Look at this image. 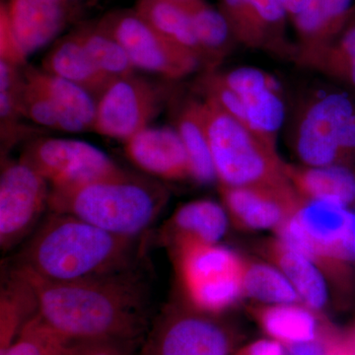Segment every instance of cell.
I'll list each match as a JSON object with an SVG mask.
<instances>
[{
  "mask_svg": "<svg viewBox=\"0 0 355 355\" xmlns=\"http://www.w3.org/2000/svg\"><path fill=\"white\" fill-rule=\"evenodd\" d=\"M74 31L97 67L110 78L135 73V69L123 46L102 29L97 21L80 23Z\"/></svg>",
  "mask_w": 355,
  "mask_h": 355,
  "instance_id": "obj_30",
  "label": "cell"
},
{
  "mask_svg": "<svg viewBox=\"0 0 355 355\" xmlns=\"http://www.w3.org/2000/svg\"><path fill=\"white\" fill-rule=\"evenodd\" d=\"M133 9L161 34L193 51L200 62L188 4L180 0H135Z\"/></svg>",
  "mask_w": 355,
  "mask_h": 355,
  "instance_id": "obj_25",
  "label": "cell"
},
{
  "mask_svg": "<svg viewBox=\"0 0 355 355\" xmlns=\"http://www.w3.org/2000/svg\"><path fill=\"white\" fill-rule=\"evenodd\" d=\"M355 112L349 97L340 93L319 96L305 107L294 133L299 159L309 167L340 162L343 125Z\"/></svg>",
  "mask_w": 355,
  "mask_h": 355,
  "instance_id": "obj_11",
  "label": "cell"
},
{
  "mask_svg": "<svg viewBox=\"0 0 355 355\" xmlns=\"http://www.w3.org/2000/svg\"><path fill=\"white\" fill-rule=\"evenodd\" d=\"M13 270L34 289L42 321L67 343L127 347L148 331L146 291L130 268L69 282H50Z\"/></svg>",
  "mask_w": 355,
  "mask_h": 355,
  "instance_id": "obj_1",
  "label": "cell"
},
{
  "mask_svg": "<svg viewBox=\"0 0 355 355\" xmlns=\"http://www.w3.org/2000/svg\"><path fill=\"white\" fill-rule=\"evenodd\" d=\"M137 238L114 235L69 214L51 212L21 252L14 270L69 282L132 268Z\"/></svg>",
  "mask_w": 355,
  "mask_h": 355,
  "instance_id": "obj_2",
  "label": "cell"
},
{
  "mask_svg": "<svg viewBox=\"0 0 355 355\" xmlns=\"http://www.w3.org/2000/svg\"><path fill=\"white\" fill-rule=\"evenodd\" d=\"M20 159L44 177L51 188L80 186L121 170L101 149L77 139H35L28 144Z\"/></svg>",
  "mask_w": 355,
  "mask_h": 355,
  "instance_id": "obj_9",
  "label": "cell"
},
{
  "mask_svg": "<svg viewBox=\"0 0 355 355\" xmlns=\"http://www.w3.org/2000/svg\"><path fill=\"white\" fill-rule=\"evenodd\" d=\"M9 19L28 57L57 41L80 14L67 0H6Z\"/></svg>",
  "mask_w": 355,
  "mask_h": 355,
  "instance_id": "obj_15",
  "label": "cell"
},
{
  "mask_svg": "<svg viewBox=\"0 0 355 355\" xmlns=\"http://www.w3.org/2000/svg\"><path fill=\"white\" fill-rule=\"evenodd\" d=\"M220 76L241 99L247 128L263 144L275 149V137L286 118L279 83L253 67H240Z\"/></svg>",
  "mask_w": 355,
  "mask_h": 355,
  "instance_id": "obj_12",
  "label": "cell"
},
{
  "mask_svg": "<svg viewBox=\"0 0 355 355\" xmlns=\"http://www.w3.org/2000/svg\"><path fill=\"white\" fill-rule=\"evenodd\" d=\"M340 355H355V352H352V350L347 349L345 347V349Z\"/></svg>",
  "mask_w": 355,
  "mask_h": 355,
  "instance_id": "obj_45",
  "label": "cell"
},
{
  "mask_svg": "<svg viewBox=\"0 0 355 355\" xmlns=\"http://www.w3.org/2000/svg\"><path fill=\"white\" fill-rule=\"evenodd\" d=\"M284 173L301 198L327 200L345 205L355 202V173L336 163L323 167L284 165Z\"/></svg>",
  "mask_w": 355,
  "mask_h": 355,
  "instance_id": "obj_20",
  "label": "cell"
},
{
  "mask_svg": "<svg viewBox=\"0 0 355 355\" xmlns=\"http://www.w3.org/2000/svg\"><path fill=\"white\" fill-rule=\"evenodd\" d=\"M219 11L236 41L250 48L286 53V9L279 0H220Z\"/></svg>",
  "mask_w": 355,
  "mask_h": 355,
  "instance_id": "obj_14",
  "label": "cell"
},
{
  "mask_svg": "<svg viewBox=\"0 0 355 355\" xmlns=\"http://www.w3.org/2000/svg\"><path fill=\"white\" fill-rule=\"evenodd\" d=\"M69 2L70 6L73 7L74 9L81 14L83 10V6H85L86 2L91 1V0H67Z\"/></svg>",
  "mask_w": 355,
  "mask_h": 355,
  "instance_id": "obj_42",
  "label": "cell"
},
{
  "mask_svg": "<svg viewBox=\"0 0 355 355\" xmlns=\"http://www.w3.org/2000/svg\"><path fill=\"white\" fill-rule=\"evenodd\" d=\"M38 314L36 295L30 282L12 270L1 291L0 352L17 338L25 324Z\"/></svg>",
  "mask_w": 355,
  "mask_h": 355,
  "instance_id": "obj_24",
  "label": "cell"
},
{
  "mask_svg": "<svg viewBox=\"0 0 355 355\" xmlns=\"http://www.w3.org/2000/svg\"><path fill=\"white\" fill-rule=\"evenodd\" d=\"M42 69L81 86L95 98L113 80L97 67L74 30L53 44Z\"/></svg>",
  "mask_w": 355,
  "mask_h": 355,
  "instance_id": "obj_19",
  "label": "cell"
},
{
  "mask_svg": "<svg viewBox=\"0 0 355 355\" xmlns=\"http://www.w3.org/2000/svg\"><path fill=\"white\" fill-rule=\"evenodd\" d=\"M343 250H345V260L355 261V212H352V220Z\"/></svg>",
  "mask_w": 355,
  "mask_h": 355,
  "instance_id": "obj_40",
  "label": "cell"
},
{
  "mask_svg": "<svg viewBox=\"0 0 355 355\" xmlns=\"http://www.w3.org/2000/svg\"><path fill=\"white\" fill-rule=\"evenodd\" d=\"M71 355H128L125 347L107 342L69 343Z\"/></svg>",
  "mask_w": 355,
  "mask_h": 355,
  "instance_id": "obj_37",
  "label": "cell"
},
{
  "mask_svg": "<svg viewBox=\"0 0 355 355\" xmlns=\"http://www.w3.org/2000/svg\"><path fill=\"white\" fill-rule=\"evenodd\" d=\"M20 111L22 116L41 127L64 132H87L80 123L58 109L39 88L28 83L25 77L21 90Z\"/></svg>",
  "mask_w": 355,
  "mask_h": 355,
  "instance_id": "obj_32",
  "label": "cell"
},
{
  "mask_svg": "<svg viewBox=\"0 0 355 355\" xmlns=\"http://www.w3.org/2000/svg\"><path fill=\"white\" fill-rule=\"evenodd\" d=\"M352 0H311L291 18L301 48L328 44L340 36L352 14Z\"/></svg>",
  "mask_w": 355,
  "mask_h": 355,
  "instance_id": "obj_22",
  "label": "cell"
},
{
  "mask_svg": "<svg viewBox=\"0 0 355 355\" xmlns=\"http://www.w3.org/2000/svg\"><path fill=\"white\" fill-rule=\"evenodd\" d=\"M294 216L316 246L320 261L345 260L343 247L352 220L347 205L333 200H305Z\"/></svg>",
  "mask_w": 355,
  "mask_h": 355,
  "instance_id": "obj_17",
  "label": "cell"
},
{
  "mask_svg": "<svg viewBox=\"0 0 355 355\" xmlns=\"http://www.w3.org/2000/svg\"><path fill=\"white\" fill-rule=\"evenodd\" d=\"M123 46L135 69L180 79L200 67L197 55L161 34L135 9H118L97 21Z\"/></svg>",
  "mask_w": 355,
  "mask_h": 355,
  "instance_id": "obj_7",
  "label": "cell"
},
{
  "mask_svg": "<svg viewBox=\"0 0 355 355\" xmlns=\"http://www.w3.org/2000/svg\"><path fill=\"white\" fill-rule=\"evenodd\" d=\"M123 144L130 162L146 174L172 181L191 177L188 154L175 128L149 125Z\"/></svg>",
  "mask_w": 355,
  "mask_h": 355,
  "instance_id": "obj_16",
  "label": "cell"
},
{
  "mask_svg": "<svg viewBox=\"0 0 355 355\" xmlns=\"http://www.w3.org/2000/svg\"><path fill=\"white\" fill-rule=\"evenodd\" d=\"M187 4L200 50V62L210 69L219 64L226 55L234 37L219 9L210 6L205 0Z\"/></svg>",
  "mask_w": 355,
  "mask_h": 355,
  "instance_id": "obj_27",
  "label": "cell"
},
{
  "mask_svg": "<svg viewBox=\"0 0 355 355\" xmlns=\"http://www.w3.org/2000/svg\"><path fill=\"white\" fill-rule=\"evenodd\" d=\"M0 60L19 69H25L28 65V55L23 50L9 19L6 0H1L0 6Z\"/></svg>",
  "mask_w": 355,
  "mask_h": 355,
  "instance_id": "obj_35",
  "label": "cell"
},
{
  "mask_svg": "<svg viewBox=\"0 0 355 355\" xmlns=\"http://www.w3.org/2000/svg\"><path fill=\"white\" fill-rule=\"evenodd\" d=\"M261 328L280 343H295L314 340L319 326L312 310L294 304H275L256 311Z\"/></svg>",
  "mask_w": 355,
  "mask_h": 355,
  "instance_id": "obj_29",
  "label": "cell"
},
{
  "mask_svg": "<svg viewBox=\"0 0 355 355\" xmlns=\"http://www.w3.org/2000/svg\"><path fill=\"white\" fill-rule=\"evenodd\" d=\"M272 254L280 272L291 282L299 298L309 309L321 310L328 300V289L315 261L279 243L273 246Z\"/></svg>",
  "mask_w": 355,
  "mask_h": 355,
  "instance_id": "obj_26",
  "label": "cell"
},
{
  "mask_svg": "<svg viewBox=\"0 0 355 355\" xmlns=\"http://www.w3.org/2000/svg\"><path fill=\"white\" fill-rule=\"evenodd\" d=\"M168 193L149 178L120 172L70 188H51L49 209L114 235L139 238L162 211Z\"/></svg>",
  "mask_w": 355,
  "mask_h": 355,
  "instance_id": "obj_3",
  "label": "cell"
},
{
  "mask_svg": "<svg viewBox=\"0 0 355 355\" xmlns=\"http://www.w3.org/2000/svg\"><path fill=\"white\" fill-rule=\"evenodd\" d=\"M225 209L210 200L186 203L176 210L163 233L171 247L182 243L217 244L227 230Z\"/></svg>",
  "mask_w": 355,
  "mask_h": 355,
  "instance_id": "obj_18",
  "label": "cell"
},
{
  "mask_svg": "<svg viewBox=\"0 0 355 355\" xmlns=\"http://www.w3.org/2000/svg\"><path fill=\"white\" fill-rule=\"evenodd\" d=\"M242 287L249 297L272 305L294 304L300 299L286 275L265 263H244Z\"/></svg>",
  "mask_w": 355,
  "mask_h": 355,
  "instance_id": "obj_31",
  "label": "cell"
},
{
  "mask_svg": "<svg viewBox=\"0 0 355 355\" xmlns=\"http://www.w3.org/2000/svg\"><path fill=\"white\" fill-rule=\"evenodd\" d=\"M23 74L28 83L48 96L58 108L80 123L86 130H92L96 118V98L86 89L62 77L49 73L39 67L27 65Z\"/></svg>",
  "mask_w": 355,
  "mask_h": 355,
  "instance_id": "obj_21",
  "label": "cell"
},
{
  "mask_svg": "<svg viewBox=\"0 0 355 355\" xmlns=\"http://www.w3.org/2000/svg\"><path fill=\"white\" fill-rule=\"evenodd\" d=\"M286 349L282 343L275 340H257L235 355H284Z\"/></svg>",
  "mask_w": 355,
  "mask_h": 355,
  "instance_id": "obj_38",
  "label": "cell"
},
{
  "mask_svg": "<svg viewBox=\"0 0 355 355\" xmlns=\"http://www.w3.org/2000/svg\"><path fill=\"white\" fill-rule=\"evenodd\" d=\"M347 349L355 352V329L349 336V343H347Z\"/></svg>",
  "mask_w": 355,
  "mask_h": 355,
  "instance_id": "obj_43",
  "label": "cell"
},
{
  "mask_svg": "<svg viewBox=\"0 0 355 355\" xmlns=\"http://www.w3.org/2000/svg\"><path fill=\"white\" fill-rule=\"evenodd\" d=\"M51 186L24 161L6 160L0 174V247H15L49 207Z\"/></svg>",
  "mask_w": 355,
  "mask_h": 355,
  "instance_id": "obj_10",
  "label": "cell"
},
{
  "mask_svg": "<svg viewBox=\"0 0 355 355\" xmlns=\"http://www.w3.org/2000/svg\"><path fill=\"white\" fill-rule=\"evenodd\" d=\"M340 150L342 157L355 150V112L343 125L340 137Z\"/></svg>",
  "mask_w": 355,
  "mask_h": 355,
  "instance_id": "obj_39",
  "label": "cell"
},
{
  "mask_svg": "<svg viewBox=\"0 0 355 355\" xmlns=\"http://www.w3.org/2000/svg\"><path fill=\"white\" fill-rule=\"evenodd\" d=\"M57 355H71L70 354L69 349V343H67V347H65V349L64 350H62V352H60V354H58Z\"/></svg>",
  "mask_w": 355,
  "mask_h": 355,
  "instance_id": "obj_44",
  "label": "cell"
},
{
  "mask_svg": "<svg viewBox=\"0 0 355 355\" xmlns=\"http://www.w3.org/2000/svg\"><path fill=\"white\" fill-rule=\"evenodd\" d=\"M221 193L233 218L251 229L279 227L302 202L288 179L251 186H222Z\"/></svg>",
  "mask_w": 355,
  "mask_h": 355,
  "instance_id": "obj_13",
  "label": "cell"
},
{
  "mask_svg": "<svg viewBox=\"0 0 355 355\" xmlns=\"http://www.w3.org/2000/svg\"><path fill=\"white\" fill-rule=\"evenodd\" d=\"M202 111L217 178L223 186H251L287 179L275 149L209 98L202 102Z\"/></svg>",
  "mask_w": 355,
  "mask_h": 355,
  "instance_id": "obj_4",
  "label": "cell"
},
{
  "mask_svg": "<svg viewBox=\"0 0 355 355\" xmlns=\"http://www.w3.org/2000/svg\"><path fill=\"white\" fill-rule=\"evenodd\" d=\"M67 343L55 335L37 314L0 355H57Z\"/></svg>",
  "mask_w": 355,
  "mask_h": 355,
  "instance_id": "obj_33",
  "label": "cell"
},
{
  "mask_svg": "<svg viewBox=\"0 0 355 355\" xmlns=\"http://www.w3.org/2000/svg\"><path fill=\"white\" fill-rule=\"evenodd\" d=\"M214 315L168 308L147 331L139 355H235L241 336Z\"/></svg>",
  "mask_w": 355,
  "mask_h": 355,
  "instance_id": "obj_6",
  "label": "cell"
},
{
  "mask_svg": "<svg viewBox=\"0 0 355 355\" xmlns=\"http://www.w3.org/2000/svg\"><path fill=\"white\" fill-rule=\"evenodd\" d=\"M144 77L114 78L96 98L93 132L127 141L150 125L169 100V91Z\"/></svg>",
  "mask_w": 355,
  "mask_h": 355,
  "instance_id": "obj_8",
  "label": "cell"
},
{
  "mask_svg": "<svg viewBox=\"0 0 355 355\" xmlns=\"http://www.w3.org/2000/svg\"><path fill=\"white\" fill-rule=\"evenodd\" d=\"M180 1L184 2V3H190V2L196 1V0H180Z\"/></svg>",
  "mask_w": 355,
  "mask_h": 355,
  "instance_id": "obj_46",
  "label": "cell"
},
{
  "mask_svg": "<svg viewBox=\"0 0 355 355\" xmlns=\"http://www.w3.org/2000/svg\"><path fill=\"white\" fill-rule=\"evenodd\" d=\"M284 349V355H340L345 347L336 340L318 336L308 342L288 343Z\"/></svg>",
  "mask_w": 355,
  "mask_h": 355,
  "instance_id": "obj_36",
  "label": "cell"
},
{
  "mask_svg": "<svg viewBox=\"0 0 355 355\" xmlns=\"http://www.w3.org/2000/svg\"><path fill=\"white\" fill-rule=\"evenodd\" d=\"M299 62L355 87V25L330 43L300 48Z\"/></svg>",
  "mask_w": 355,
  "mask_h": 355,
  "instance_id": "obj_28",
  "label": "cell"
},
{
  "mask_svg": "<svg viewBox=\"0 0 355 355\" xmlns=\"http://www.w3.org/2000/svg\"><path fill=\"white\" fill-rule=\"evenodd\" d=\"M180 280L196 309L218 314L243 293L244 263L228 248L182 243L172 247Z\"/></svg>",
  "mask_w": 355,
  "mask_h": 355,
  "instance_id": "obj_5",
  "label": "cell"
},
{
  "mask_svg": "<svg viewBox=\"0 0 355 355\" xmlns=\"http://www.w3.org/2000/svg\"><path fill=\"white\" fill-rule=\"evenodd\" d=\"M23 69L0 60V118L2 137L17 135L18 121L22 114L20 111V96L24 76Z\"/></svg>",
  "mask_w": 355,
  "mask_h": 355,
  "instance_id": "obj_34",
  "label": "cell"
},
{
  "mask_svg": "<svg viewBox=\"0 0 355 355\" xmlns=\"http://www.w3.org/2000/svg\"><path fill=\"white\" fill-rule=\"evenodd\" d=\"M175 130L188 154L191 178L200 184L212 183L217 175L205 130L202 102L190 101L182 107Z\"/></svg>",
  "mask_w": 355,
  "mask_h": 355,
  "instance_id": "obj_23",
  "label": "cell"
},
{
  "mask_svg": "<svg viewBox=\"0 0 355 355\" xmlns=\"http://www.w3.org/2000/svg\"><path fill=\"white\" fill-rule=\"evenodd\" d=\"M279 1L288 14V17L292 18L300 13L310 3L311 0H279Z\"/></svg>",
  "mask_w": 355,
  "mask_h": 355,
  "instance_id": "obj_41",
  "label": "cell"
}]
</instances>
